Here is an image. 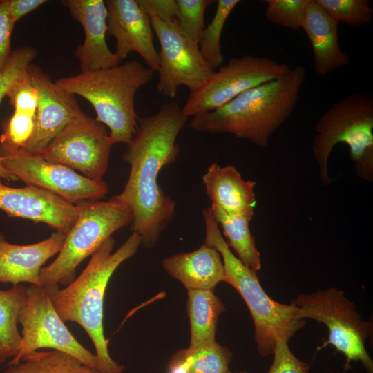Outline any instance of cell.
I'll list each match as a JSON object with an SVG mask.
<instances>
[{
	"mask_svg": "<svg viewBox=\"0 0 373 373\" xmlns=\"http://www.w3.org/2000/svg\"><path fill=\"white\" fill-rule=\"evenodd\" d=\"M144 12L151 19L164 21H176L178 14L175 0H137Z\"/></svg>",
	"mask_w": 373,
	"mask_h": 373,
	"instance_id": "cell-36",
	"label": "cell"
},
{
	"mask_svg": "<svg viewBox=\"0 0 373 373\" xmlns=\"http://www.w3.org/2000/svg\"><path fill=\"white\" fill-rule=\"evenodd\" d=\"M28 75L38 91L39 101L33 134L19 153L39 155L62 128L83 111L75 96L61 88L39 66L31 64Z\"/></svg>",
	"mask_w": 373,
	"mask_h": 373,
	"instance_id": "cell-14",
	"label": "cell"
},
{
	"mask_svg": "<svg viewBox=\"0 0 373 373\" xmlns=\"http://www.w3.org/2000/svg\"><path fill=\"white\" fill-rule=\"evenodd\" d=\"M178 14L176 21L184 35L195 44H199L205 28L204 14L213 0H175Z\"/></svg>",
	"mask_w": 373,
	"mask_h": 373,
	"instance_id": "cell-30",
	"label": "cell"
},
{
	"mask_svg": "<svg viewBox=\"0 0 373 373\" xmlns=\"http://www.w3.org/2000/svg\"><path fill=\"white\" fill-rule=\"evenodd\" d=\"M26 298L27 288L21 284L0 290V363L19 352L21 336L17 319Z\"/></svg>",
	"mask_w": 373,
	"mask_h": 373,
	"instance_id": "cell-24",
	"label": "cell"
},
{
	"mask_svg": "<svg viewBox=\"0 0 373 373\" xmlns=\"http://www.w3.org/2000/svg\"><path fill=\"white\" fill-rule=\"evenodd\" d=\"M0 210L10 218L43 222L66 234L78 216L79 205L39 187L15 188L0 183Z\"/></svg>",
	"mask_w": 373,
	"mask_h": 373,
	"instance_id": "cell-16",
	"label": "cell"
},
{
	"mask_svg": "<svg viewBox=\"0 0 373 373\" xmlns=\"http://www.w3.org/2000/svg\"><path fill=\"white\" fill-rule=\"evenodd\" d=\"M61 3L83 27L84 39L75 51L81 72L94 71L120 64L106 43L107 8L103 0H64Z\"/></svg>",
	"mask_w": 373,
	"mask_h": 373,
	"instance_id": "cell-17",
	"label": "cell"
},
{
	"mask_svg": "<svg viewBox=\"0 0 373 373\" xmlns=\"http://www.w3.org/2000/svg\"><path fill=\"white\" fill-rule=\"evenodd\" d=\"M290 67L265 57L245 55L233 57L190 92L182 112L188 117L212 111L244 91L275 79Z\"/></svg>",
	"mask_w": 373,
	"mask_h": 373,
	"instance_id": "cell-9",
	"label": "cell"
},
{
	"mask_svg": "<svg viewBox=\"0 0 373 373\" xmlns=\"http://www.w3.org/2000/svg\"><path fill=\"white\" fill-rule=\"evenodd\" d=\"M35 117L17 111L2 122L0 157L21 151L29 142L35 129Z\"/></svg>",
	"mask_w": 373,
	"mask_h": 373,
	"instance_id": "cell-28",
	"label": "cell"
},
{
	"mask_svg": "<svg viewBox=\"0 0 373 373\" xmlns=\"http://www.w3.org/2000/svg\"><path fill=\"white\" fill-rule=\"evenodd\" d=\"M291 303L298 309L297 318H310L327 327L328 339L322 347L332 345L345 355L347 367L350 361H359L367 373H373V361L365 345L372 334V323L361 318L343 290L329 287L301 294Z\"/></svg>",
	"mask_w": 373,
	"mask_h": 373,
	"instance_id": "cell-8",
	"label": "cell"
},
{
	"mask_svg": "<svg viewBox=\"0 0 373 373\" xmlns=\"http://www.w3.org/2000/svg\"><path fill=\"white\" fill-rule=\"evenodd\" d=\"M209 209L217 223L222 227L228 245L234 249L238 259L252 271L256 272L260 270V254L249 228L251 220L243 216L229 215L213 205Z\"/></svg>",
	"mask_w": 373,
	"mask_h": 373,
	"instance_id": "cell-25",
	"label": "cell"
},
{
	"mask_svg": "<svg viewBox=\"0 0 373 373\" xmlns=\"http://www.w3.org/2000/svg\"><path fill=\"white\" fill-rule=\"evenodd\" d=\"M15 23L10 12L9 0H0V70L11 55V36Z\"/></svg>",
	"mask_w": 373,
	"mask_h": 373,
	"instance_id": "cell-35",
	"label": "cell"
},
{
	"mask_svg": "<svg viewBox=\"0 0 373 373\" xmlns=\"http://www.w3.org/2000/svg\"><path fill=\"white\" fill-rule=\"evenodd\" d=\"M1 157L4 168L26 185L46 189L74 204L97 200L109 190L103 180L89 179L40 155L17 152Z\"/></svg>",
	"mask_w": 373,
	"mask_h": 373,
	"instance_id": "cell-13",
	"label": "cell"
},
{
	"mask_svg": "<svg viewBox=\"0 0 373 373\" xmlns=\"http://www.w3.org/2000/svg\"><path fill=\"white\" fill-rule=\"evenodd\" d=\"M65 238V233L56 231L44 240L22 245L7 242L0 233V283L41 285L42 266L59 254Z\"/></svg>",
	"mask_w": 373,
	"mask_h": 373,
	"instance_id": "cell-18",
	"label": "cell"
},
{
	"mask_svg": "<svg viewBox=\"0 0 373 373\" xmlns=\"http://www.w3.org/2000/svg\"><path fill=\"white\" fill-rule=\"evenodd\" d=\"M224 373H246L245 372H230L229 370L224 372Z\"/></svg>",
	"mask_w": 373,
	"mask_h": 373,
	"instance_id": "cell-39",
	"label": "cell"
},
{
	"mask_svg": "<svg viewBox=\"0 0 373 373\" xmlns=\"http://www.w3.org/2000/svg\"><path fill=\"white\" fill-rule=\"evenodd\" d=\"M1 179H4L8 181H16L18 180L15 175L7 171L3 165V158L0 157V183Z\"/></svg>",
	"mask_w": 373,
	"mask_h": 373,
	"instance_id": "cell-38",
	"label": "cell"
},
{
	"mask_svg": "<svg viewBox=\"0 0 373 373\" xmlns=\"http://www.w3.org/2000/svg\"><path fill=\"white\" fill-rule=\"evenodd\" d=\"M3 373H102L77 358L64 352L52 350L35 351L24 355L20 361Z\"/></svg>",
	"mask_w": 373,
	"mask_h": 373,
	"instance_id": "cell-26",
	"label": "cell"
},
{
	"mask_svg": "<svg viewBox=\"0 0 373 373\" xmlns=\"http://www.w3.org/2000/svg\"><path fill=\"white\" fill-rule=\"evenodd\" d=\"M338 24L315 0H311L301 29L312 45L314 70L319 75L325 76L350 63V56L339 45Z\"/></svg>",
	"mask_w": 373,
	"mask_h": 373,
	"instance_id": "cell-20",
	"label": "cell"
},
{
	"mask_svg": "<svg viewBox=\"0 0 373 373\" xmlns=\"http://www.w3.org/2000/svg\"><path fill=\"white\" fill-rule=\"evenodd\" d=\"M46 2V0H9L10 12L14 22Z\"/></svg>",
	"mask_w": 373,
	"mask_h": 373,
	"instance_id": "cell-37",
	"label": "cell"
},
{
	"mask_svg": "<svg viewBox=\"0 0 373 373\" xmlns=\"http://www.w3.org/2000/svg\"><path fill=\"white\" fill-rule=\"evenodd\" d=\"M202 182L211 205L231 216L253 218L256 182L244 180L234 166L213 163L203 175Z\"/></svg>",
	"mask_w": 373,
	"mask_h": 373,
	"instance_id": "cell-19",
	"label": "cell"
},
{
	"mask_svg": "<svg viewBox=\"0 0 373 373\" xmlns=\"http://www.w3.org/2000/svg\"><path fill=\"white\" fill-rule=\"evenodd\" d=\"M37 55L32 46H25L12 51L0 70V104L10 89L28 74V68Z\"/></svg>",
	"mask_w": 373,
	"mask_h": 373,
	"instance_id": "cell-31",
	"label": "cell"
},
{
	"mask_svg": "<svg viewBox=\"0 0 373 373\" xmlns=\"http://www.w3.org/2000/svg\"><path fill=\"white\" fill-rule=\"evenodd\" d=\"M17 322L22 326L21 342L19 354L10 361L9 365L18 363L24 355L39 349L50 348L98 370L96 355L84 347L69 331L43 286L30 285L27 288V298Z\"/></svg>",
	"mask_w": 373,
	"mask_h": 373,
	"instance_id": "cell-10",
	"label": "cell"
},
{
	"mask_svg": "<svg viewBox=\"0 0 373 373\" xmlns=\"http://www.w3.org/2000/svg\"><path fill=\"white\" fill-rule=\"evenodd\" d=\"M113 144L106 126L83 111L39 155L48 161L77 169L89 179L102 181Z\"/></svg>",
	"mask_w": 373,
	"mask_h": 373,
	"instance_id": "cell-11",
	"label": "cell"
},
{
	"mask_svg": "<svg viewBox=\"0 0 373 373\" xmlns=\"http://www.w3.org/2000/svg\"><path fill=\"white\" fill-rule=\"evenodd\" d=\"M107 35L116 40L115 54L119 62L130 52L138 53L153 72L159 57L153 43L151 19L137 0H106Z\"/></svg>",
	"mask_w": 373,
	"mask_h": 373,
	"instance_id": "cell-15",
	"label": "cell"
},
{
	"mask_svg": "<svg viewBox=\"0 0 373 373\" xmlns=\"http://www.w3.org/2000/svg\"><path fill=\"white\" fill-rule=\"evenodd\" d=\"M151 23L160 46L158 93L174 99L180 86L195 90L215 71L203 59L198 45L184 35L176 21L153 18Z\"/></svg>",
	"mask_w": 373,
	"mask_h": 373,
	"instance_id": "cell-12",
	"label": "cell"
},
{
	"mask_svg": "<svg viewBox=\"0 0 373 373\" xmlns=\"http://www.w3.org/2000/svg\"><path fill=\"white\" fill-rule=\"evenodd\" d=\"M115 240L110 237L91 256L82 274L64 289L59 285L45 287L51 302L64 322L81 325L92 341L102 373H122L124 366L111 357L108 340L104 332V300L109 280L116 269L134 256L141 243L132 233L114 252Z\"/></svg>",
	"mask_w": 373,
	"mask_h": 373,
	"instance_id": "cell-3",
	"label": "cell"
},
{
	"mask_svg": "<svg viewBox=\"0 0 373 373\" xmlns=\"http://www.w3.org/2000/svg\"><path fill=\"white\" fill-rule=\"evenodd\" d=\"M232 356L227 347L217 342L180 349L170 358L167 373H224L229 371Z\"/></svg>",
	"mask_w": 373,
	"mask_h": 373,
	"instance_id": "cell-23",
	"label": "cell"
},
{
	"mask_svg": "<svg viewBox=\"0 0 373 373\" xmlns=\"http://www.w3.org/2000/svg\"><path fill=\"white\" fill-rule=\"evenodd\" d=\"M204 243L220 254L224 269V280L240 294L251 315L254 341L261 356L272 355L278 339L287 341L301 329L305 321L296 317L298 308L291 303H278L262 289L256 272L244 265L231 251L221 234L220 227L209 209H204Z\"/></svg>",
	"mask_w": 373,
	"mask_h": 373,
	"instance_id": "cell-5",
	"label": "cell"
},
{
	"mask_svg": "<svg viewBox=\"0 0 373 373\" xmlns=\"http://www.w3.org/2000/svg\"><path fill=\"white\" fill-rule=\"evenodd\" d=\"M188 119L176 102L163 104L153 115L138 118L123 154L130 172L123 191L113 198L131 210V229L146 248L157 245L174 217L175 202L159 184V175L177 160L176 139Z\"/></svg>",
	"mask_w": 373,
	"mask_h": 373,
	"instance_id": "cell-1",
	"label": "cell"
},
{
	"mask_svg": "<svg viewBox=\"0 0 373 373\" xmlns=\"http://www.w3.org/2000/svg\"><path fill=\"white\" fill-rule=\"evenodd\" d=\"M305 68L296 66L271 81L248 89L212 111L192 117L189 126L227 133L267 147L272 134L291 115L305 82Z\"/></svg>",
	"mask_w": 373,
	"mask_h": 373,
	"instance_id": "cell-2",
	"label": "cell"
},
{
	"mask_svg": "<svg viewBox=\"0 0 373 373\" xmlns=\"http://www.w3.org/2000/svg\"><path fill=\"white\" fill-rule=\"evenodd\" d=\"M311 0H266L267 19L280 26L297 31L301 29Z\"/></svg>",
	"mask_w": 373,
	"mask_h": 373,
	"instance_id": "cell-32",
	"label": "cell"
},
{
	"mask_svg": "<svg viewBox=\"0 0 373 373\" xmlns=\"http://www.w3.org/2000/svg\"><path fill=\"white\" fill-rule=\"evenodd\" d=\"M312 142V153L324 186L331 184L328 159L335 145L345 143L356 175L373 180V97L356 93L334 103L318 119Z\"/></svg>",
	"mask_w": 373,
	"mask_h": 373,
	"instance_id": "cell-6",
	"label": "cell"
},
{
	"mask_svg": "<svg viewBox=\"0 0 373 373\" xmlns=\"http://www.w3.org/2000/svg\"><path fill=\"white\" fill-rule=\"evenodd\" d=\"M336 21L349 26H361L370 23L373 9L369 0H315Z\"/></svg>",
	"mask_w": 373,
	"mask_h": 373,
	"instance_id": "cell-29",
	"label": "cell"
},
{
	"mask_svg": "<svg viewBox=\"0 0 373 373\" xmlns=\"http://www.w3.org/2000/svg\"><path fill=\"white\" fill-rule=\"evenodd\" d=\"M154 72L132 60L115 66L58 79L55 83L73 95L88 101L95 119L109 129L113 144H127L137 125L134 99L137 91L150 83Z\"/></svg>",
	"mask_w": 373,
	"mask_h": 373,
	"instance_id": "cell-4",
	"label": "cell"
},
{
	"mask_svg": "<svg viewBox=\"0 0 373 373\" xmlns=\"http://www.w3.org/2000/svg\"><path fill=\"white\" fill-rule=\"evenodd\" d=\"M7 97L15 108L14 111L36 116L39 96L28 74L10 89Z\"/></svg>",
	"mask_w": 373,
	"mask_h": 373,
	"instance_id": "cell-33",
	"label": "cell"
},
{
	"mask_svg": "<svg viewBox=\"0 0 373 373\" xmlns=\"http://www.w3.org/2000/svg\"><path fill=\"white\" fill-rule=\"evenodd\" d=\"M186 311L190 322V347L216 343L219 316L226 308L213 290L187 289Z\"/></svg>",
	"mask_w": 373,
	"mask_h": 373,
	"instance_id": "cell-22",
	"label": "cell"
},
{
	"mask_svg": "<svg viewBox=\"0 0 373 373\" xmlns=\"http://www.w3.org/2000/svg\"><path fill=\"white\" fill-rule=\"evenodd\" d=\"M211 23L205 26L198 44L200 53L210 68L216 70L224 62L220 38L227 20L239 0H218Z\"/></svg>",
	"mask_w": 373,
	"mask_h": 373,
	"instance_id": "cell-27",
	"label": "cell"
},
{
	"mask_svg": "<svg viewBox=\"0 0 373 373\" xmlns=\"http://www.w3.org/2000/svg\"><path fill=\"white\" fill-rule=\"evenodd\" d=\"M162 267L186 289L213 290L224 280L220 253L205 243L195 251L175 254L164 258Z\"/></svg>",
	"mask_w": 373,
	"mask_h": 373,
	"instance_id": "cell-21",
	"label": "cell"
},
{
	"mask_svg": "<svg viewBox=\"0 0 373 373\" xmlns=\"http://www.w3.org/2000/svg\"><path fill=\"white\" fill-rule=\"evenodd\" d=\"M273 355L272 364L266 373H309L310 365L292 353L285 339L277 340Z\"/></svg>",
	"mask_w": 373,
	"mask_h": 373,
	"instance_id": "cell-34",
	"label": "cell"
},
{
	"mask_svg": "<svg viewBox=\"0 0 373 373\" xmlns=\"http://www.w3.org/2000/svg\"><path fill=\"white\" fill-rule=\"evenodd\" d=\"M78 204V216L66 234L58 256L41 269L40 283L44 287L70 284L75 279L78 265L114 232L130 224L133 219L129 208L113 198Z\"/></svg>",
	"mask_w": 373,
	"mask_h": 373,
	"instance_id": "cell-7",
	"label": "cell"
}]
</instances>
